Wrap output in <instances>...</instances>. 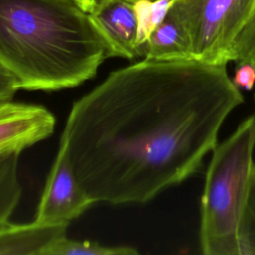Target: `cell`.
I'll list each match as a JSON object with an SVG mask.
<instances>
[{
    "instance_id": "cell-7",
    "label": "cell",
    "mask_w": 255,
    "mask_h": 255,
    "mask_svg": "<svg viewBox=\"0 0 255 255\" xmlns=\"http://www.w3.org/2000/svg\"><path fill=\"white\" fill-rule=\"evenodd\" d=\"M89 15L107 44L109 57L128 60L138 57L137 22L132 2L109 0Z\"/></svg>"
},
{
    "instance_id": "cell-8",
    "label": "cell",
    "mask_w": 255,
    "mask_h": 255,
    "mask_svg": "<svg viewBox=\"0 0 255 255\" xmlns=\"http://www.w3.org/2000/svg\"><path fill=\"white\" fill-rule=\"evenodd\" d=\"M67 224H52L34 220L0 225V255H47L49 249L66 236Z\"/></svg>"
},
{
    "instance_id": "cell-13",
    "label": "cell",
    "mask_w": 255,
    "mask_h": 255,
    "mask_svg": "<svg viewBox=\"0 0 255 255\" xmlns=\"http://www.w3.org/2000/svg\"><path fill=\"white\" fill-rule=\"evenodd\" d=\"M240 255H255V164L253 166L245 196L240 227Z\"/></svg>"
},
{
    "instance_id": "cell-3",
    "label": "cell",
    "mask_w": 255,
    "mask_h": 255,
    "mask_svg": "<svg viewBox=\"0 0 255 255\" xmlns=\"http://www.w3.org/2000/svg\"><path fill=\"white\" fill-rule=\"evenodd\" d=\"M254 148L255 113L212 150L200 199L199 244L204 255H240L239 227Z\"/></svg>"
},
{
    "instance_id": "cell-4",
    "label": "cell",
    "mask_w": 255,
    "mask_h": 255,
    "mask_svg": "<svg viewBox=\"0 0 255 255\" xmlns=\"http://www.w3.org/2000/svg\"><path fill=\"white\" fill-rule=\"evenodd\" d=\"M255 0H176L173 8L185 25L193 59L227 65L238 34Z\"/></svg>"
},
{
    "instance_id": "cell-10",
    "label": "cell",
    "mask_w": 255,
    "mask_h": 255,
    "mask_svg": "<svg viewBox=\"0 0 255 255\" xmlns=\"http://www.w3.org/2000/svg\"><path fill=\"white\" fill-rule=\"evenodd\" d=\"M20 153H10L0 166V225L9 220L21 197L22 187L18 177Z\"/></svg>"
},
{
    "instance_id": "cell-18",
    "label": "cell",
    "mask_w": 255,
    "mask_h": 255,
    "mask_svg": "<svg viewBox=\"0 0 255 255\" xmlns=\"http://www.w3.org/2000/svg\"><path fill=\"white\" fill-rule=\"evenodd\" d=\"M254 103H255V93H254Z\"/></svg>"
},
{
    "instance_id": "cell-19",
    "label": "cell",
    "mask_w": 255,
    "mask_h": 255,
    "mask_svg": "<svg viewBox=\"0 0 255 255\" xmlns=\"http://www.w3.org/2000/svg\"><path fill=\"white\" fill-rule=\"evenodd\" d=\"M128 1H130V2H132V1H134V0H128Z\"/></svg>"
},
{
    "instance_id": "cell-17",
    "label": "cell",
    "mask_w": 255,
    "mask_h": 255,
    "mask_svg": "<svg viewBox=\"0 0 255 255\" xmlns=\"http://www.w3.org/2000/svg\"><path fill=\"white\" fill-rule=\"evenodd\" d=\"M9 154H10V153H8V154H1V155H0V166L3 164V162L6 160V158L8 157Z\"/></svg>"
},
{
    "instance_id": "cell-6",
    "label": "cell",
    "mask_w": 255,
    "mask_h": 255,
    "mask_svg": "<svg viewBox=\"0 0 255 255\" xmlns=\"http://www.w3.org/2000/svg\"><path fill=\"white\" fill-rule=\"evenodd\" d=\"M55 124L54 115L45 107L0 100V155L22 152L49 137Z\"/></svg>"
},
{
    "instance_id": "cell-11",
    "label": "cell",
    "mask_w": 255,
    "mask_h": 255,
    "mask_svg": "<svg viewBox=\"0 0 255 255\" xmlns=\"http://www.w3.org/2000/svg\"><path fill=\"white\" fill-rule=\"evenodd\" d=\"M176 0H134L133 10L137 22V47L143 45L167 16Z\"/></svg>"
},
{
    "instance_id": "cell-9",
    "label": "cell",
    "mask_w": 255,
    "mask_h": 255,
    "mask_svg": "<svg viewBox=\"0 0 255 255\" xmlns=\"http://www.w3.org/2000/svg\"><path fill=\"white\" fill-rule=\"evenodd\" d=\"M138 57L154 61L194 60L187 29L173 6L148 40L139 47Z\"/></svg>"
},
{
    "instance_id": "cell-2",
    "label": "cell",
    "mask_w": 255,
    "mask_h": 255,
    "mask_svg": "<svg viewBox=\"0 0 255 255\" xmlns=\"http://www.w3.org/2000/svg\"><path fill=\"white\" fill-rule=\"evenodd\" d=\"M106 58L104 38L74 0H0V66L21 89L77 87Z\"/></svg>"
},
{
    "instance_id": "cell-16",
    "label": "cell",
    "mask_w": 255,
    "mask_h": 255,
    "mask_svg": "<svg viewBox=\"0 0 255 255\" xmlns=\"http://www.w3.org/2000/svg\"><path fill=\"white\" fill-rule=\"evenodd\" d=\"M19 89L21 88L16 78L0 66V100H11Z\"/></svg>"
},
{
    "instance_id": "cell-14",
    "label": "cell",
    "mask_w": 255,
    "mask_h": 255,
    "mask_svg": "<svg viewBox=\"0 0 255 255\" xmlns=\"http://www.w3.org/2000/svg\"><path fill=\"white\" fill-rule=\"evenodd\" d=\"M231 61L255 66V2L247 22L233 43Z\"/></svg>"
},
{
    "instance_id": "cell-15",
    "label": "cell",
    "mask_w": 255,
    "mask_h": 255,
    "mask_svg": "<svg viewBox=\"0 0 255 255\" xmlns=\"http://www.w3.org/2000/svg\"><path fill=\"white\" fill-rule=\"evenodd\" d=\"M231 80L239 90H253L255 87V66L248 63H238Z\"/></svg>"
},
{
    "instance_id": "cell-12",
    "label": "cell",
    "mask_w": 255,
    "mask_h": 255,
    "mask_svg": "<svg viewBox=\"0 0 255 255\" xmlns=\"http://www.w3.org/2000/svg\"><path fill=\"white\" fill-rule=\"evenodd\" d=\"M136 255L138 251L129 246H104L94 241H77L67 236L57 241L47 255Z\"/></svg>"
},
{
    "instance_id": "cell-5",
    "label": "cell",
    "mask_w": 255,
    "mask_h": 255,
    "mask_svg": "<svg viewBox=\"0 0 255 255\" xmlns=\"http://www.w3.org/2000/svg\"><path fill=\"white\" fill-rule=\"evenodd\" d=\"M94 202L78 182L64 149L59 146L42 192L35 220L67 224Z\"/></svg>"
},
{
    "instance_id": "cell-1",
    "label": "cell",
    "mask_w": 255,
    "mask_h": 255,
    "mask_svg": "<svg viewBox=\"0 0 255 255\" xmlns=\"http://www.w3.org/2000/svg\"><path fill=\"white\" fill-rule=\"evenodd\" d=\"M243 102L226 65L143 59L73 104L60 147L94 202L145 203L200 169Z\"/></svg>"
}]
</instances>
